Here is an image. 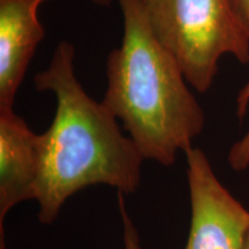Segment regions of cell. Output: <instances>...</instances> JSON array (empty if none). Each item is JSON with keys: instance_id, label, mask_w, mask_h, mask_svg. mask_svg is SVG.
<instances>
[{"instance_id": "1", "label": "cell", "mask_w": 249, "mask_h": 249, "mask_svg": "<svg viewBox=\"0 0 249 249\" xmlns=\"http://www.w3.org/2000/svg\"><path fill=\"white\" fill-rule=\"evenodd\" d=\"M74 45L61 40L49 66L35 75L40 92H52L57 108L39 135L38 219L52 224L68 198L90 186L105 185L123 195L141 183L144 158L117 118L85 91L74 71Z\"/></svg>"}, {"instance_id": "2", "label": "cell", "mask_w": 249, "mask_h": 249, "mask_svg": "<svg viewBox=\"0 0 249 249\" xmlns=\"http://www.w3.org/2000/svg\"><path fill=\"white\" fill-rule=\"evenodd\" d=\"M117 1L124 35L107 55L102 103L144 160L170 167L180 151L193 148L204 128V112L178 61L150 29L141 0Z\"/></svg>"}, {"instance_id": "3", "label": "cell", "mask_w": 249, "mask_h": 249, "mask_svg": "<svg viewBox=\"0 0 249 249\" xmlns=\"http://www.w3.org/2000/svg\"><path fill=\"white\" fill-rule=\"evenodd\" d=\"M156 38L196 91L211 88L224 55L249 64V37L229 0H141Z\"/></svg>"}, {"instance_id": "4", "label": "cell", "mask_w": 249, "mask_h": 249, "mask_svg": "<svg viewBox=\"0 0 249 249\" xmlns=\"http://www.w3.org/2000/svg\"><path fill=\"white\" fill-rule=\"evenodd\" d=\"M191 224L183 249H245L249 211L220 182L208 156L185 152Z\"/></svg>"}, {"instance_id": "5", "label": "cell", "mask_w": 249, "mask_h": 249, "mask_svg": "<svg viewBox=\"0 0 249 249\" xmlns=\"http://www.w3.org/2000/svg\"><path fill=\"white\" fill-rule=\"evenodd\" d=\"M39 178V135L14 108L0 110V242L4 249V222L9 211L35 200Z\"/></svg>"}, {"instance_id": "6", "label": "cell", "mask_w": 249, "mask_h": 249, "mask_svg": "<svg viewBox=\"0 0 249 249\" xmlns=\"http://www.w3.org/2000/svg\"><path fill=\"white\" fill-rule=\"evenodd\" d=\"M49 0H0V110L14 108L18 90L45 36L38 8Z\"/></svg>"}, {"instance_id": "7", "label": "cell", "mask_w": 249, "mask_h": 249, "mask_svg": "<svg viewBox=\"0 0 249 249\" xmlns=\"http://www.w3.org/2000/svg\"><path fill=\"white\" fill-rule=\"evenodd\" d=\"M236 114L244 118L249 107V82L242 87L236 97ZM227 161L232 170L245 171L249 167V129L242 138L233 143L227 154Z\"/></svg>"}, {"instance_id": "8", "label": "cell", "mask_w": 249, "mask_h": 249, "mask_svg": "<svg viewBox=\"0 0 249 249\" xmlns=\"http://www.w3.org/2000/svg\"><path fill=\"white\" fill-rule=\"evenodd\" d=\"M118 205H119L121 222L124 227V249H142L140 235L132 218L128 214L124 204V195L118 193Z\"/></svg>"}, {"instance_id": "9", "label": "cell", "mask_w": 249, "mask_h": 249, "mask_svg": "<svg viewBox=\"0 0 249 249\" xmlns=\"http://www.w3.org/2000/svg\"><path fill=\"white\" fill-rule=\"evenodd\" d=\"M233 13L249 37V0H229Z\"/></svg>"}, {"instance_id": "10", "label": "cell", "mask_w": 249, "mask_h": 249, "mask_svg": "<svg viewBox=\"0 0 249 249\" xmlns=\"http://www.w3.org/2000/svg\"><path fill=\"white\" fill-rule=\"evenodd\" d=\"M87 1H90L92 4L99 6H108L112 2V0H87Z\"/></svg>"}, {"instance_id": "11", "label": "cell", "mask_w": 249, "mask_h": 249, "mask_svg": "<svg viewBox=\"0 0 249 249\" xmlns=\"http://www.w3.org/2000/svg\"><path fill=\"white\" fill-rule=\"evenodd\" d=\"M245 249H249V229H248V232H247V236H246Z\"/></svg>"}]
</instances>
